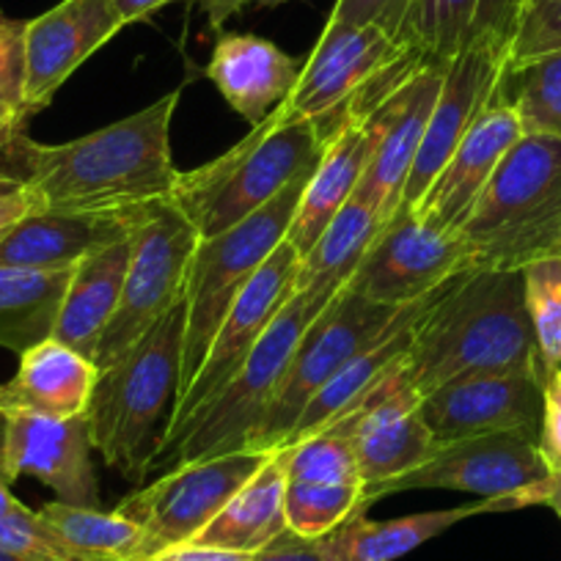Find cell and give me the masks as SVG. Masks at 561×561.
Listing matches in <instances>:
<instances>
[{"mask_svg": "<svg viewBox=\"0 0 561 561\" xmlns=\"http://www.w3.org/2000/svg\"><path fill=\"white\" fill-rule=\"evenodd\" d=\"M180 91L133 116L67 144L20 135L3 149L39 198L58 213H140L174 196L180 169L171 152Z\"/></svg>", "mask_w": 561, "mask_h": 561, "instance_id": "obj_1", "label": "cell"}, {"mask_svg": "<svg viewBox=\"0 0 561 561\" xmlns=\"http://www.w3.org/2000/svg\"><path fill=\"white\" fill-rule=\"evenodd\" d=\"M402 375L419 397L482 375L548 380L526 309L523 270H468L424 314Z\"/></svg>", "mask_w": 561, "mask_h": 561, "instance_id": "obj_2", "label": "cell"}, {"mask_svg": "<svg viewBox=\"0 0 561 561\" xmlns=\"http://www.w3.org/2000/svg\"><path fill=\"white\" fill-rule=\"evenodd\" d=\"M328 129L322 118L289 122L275 107L229 152L193 171H180L171 202L191 220L198 240L224 234L317 169Z\"/></svg>", "mask_w": 561, "mask_h": 561, "instance_id": "obj_3", "label": "cell"}, {"mask_svg": "<svg viewBox=\"0 0 561 561\" xmlns=\"http://www.w3.org/2000/svg\"><path fill=\"white\" fill-rule=\"evenodd\" d=\"M185 298L138 339L116 364L100 369L85 421L94 451L129 482L152 471L158 424L169 421L182 382Z\"/></svg>", "mask_w": 561, "mask_h": 561, "instance_id": "obj_4", "label": "cell"}, {"mask_svg": "<svg viewBox=\"0 0 561 561\" xmlns=\"http://www.w3.org/2000/svg\"><path fill=\"white\" fill-rule=\"evenodd\" d=\"M471 270L561 259V138L523 135L457 231Z\"/></svg>", "mask_w": 561, "mask_h": 561, "instance_id": "obj_5", "label": "cell"}, {"mask_svg": "<svg viewBox=\"0 0 561 561\" xmlns=\"http://www.w3.org/2000/svg\"><path fill=\"white\" fill-rule=\"evenodd\" d=\"M331 300H306L293 295L278 311L264 336L234 377L187 421L165 446L154 451L152 471L182 462L220 457L248 449L275 397L284 369L298 347L306 328L322 314Z\"/></svg>", "mask_w": 561, "mask_h": 561, "instance_id": "obj_6", "label": "cell"}, {"mask_svg": "<svg viewBox=\"0 0 561 561\" xmlns=\"http://www.w3.org/2000/svg\"><path fill=\"white\" fill-rule=\"evenodd\" d=\"M309 176L304 174L295 180L287 191H280L273 202L264 204L234 229L198 240L185 284V353H182L180 397L202 369L204 355L224 317L229 314L231 304L240 298L245 284L267 262L270 253L287 240Z\"/></svg>", "mask_w": 561, "mask_h": 561, "instance_id": "obj_7", "label": "cell"}, {"mask_svg": "<svg viewBox=\"0 0 561 561\" xmlns=\"http://www.w3.org/2000/svg\"><path fill=\"white\" fill-rule=\"evenodd\" d=\"M404 309L369 304L344 287L300 336L248 449L275 451L287 444L300 413L317 397V391L355 355L364 353Z\"/></svg>", "mask_w": 561, "mask_h": 561, "instance_id": "obj_8", "label": "cell"}, {"mask_svg": "<svg viewBox=\"0 0 561 561\" xmlns=\"http://www.w3.org/2000/svg\"><path fill=\"white\" fill-rule=\"evenodd\" d=\"M198 234L176 204L160 202L144 213L124 278L122 300L94 350L96 369L116 364L144 333L152 331L182 298Z\"/></svg>", "mask_w": 561, "mask_h": 561, "instance_id": "obj_9", "label": "cell"}, {"mask_svg": "<svg viewBox=\"0 0 561 561\" xmlns=\"http://www.w3.org/2000/svg\"><path fill=\"white\" fill-rule=\"evenodd\" d=\"M267 455L270 451L240 449L182 462L165 477L127 495L116 512L144 531V553L149 561L160 550L193 542L262 468Z\"/></svg>", "mask_w": 561, "mask_h": 561, "instance_id": "obj_10", "label": "cell"}, {"mask_svg": "<svg viewBox=\"0 0 561 561\" xmlns=\"http://www.w3.org/2000/svg\"><path fill=\"white\" fill-rule=\"evenodd\" d=\"M300 253L289 245L287 240L280 242L267 262L256 270L240 298L231 304L229 314L220 322L213 344L202 360V369L196 371L187 391L176 399L169 421H165L163 433H160L158 449L169 444L187 421L240 371L251 350L256 347L259 339L270 328V322L278 317V311L289 304L295 295V280H298ZM154 449V451H158Z\"/></svg>", "mask_w": 561, "mask_h": 561, "instance_id": "obj_11", "label": "cell"}, {"mask_svg": "<svg viewBox=\"0 0 561 561\" xmlns=\"http://www.w3.org/2000/svg\"><path fill=\"white\" fill-rule=\"evenodd\" d=\"M468 270L471 264L460 237L410 213H397L375 237L347 289L369 304L404 309L435 295Z\"/></svg>", "mask_w": 561, "mask_h": 561, "instance_id": "obj_12", "label": "cell"}, {"mask_svg": "<svg viewBox=\"0 0 561 561\" xmlns=\"http://www.w3.org/2000/svg\"><path fill=\"white\" fill-rule=\"evenodd\" d=\"M328 433L344 435L353 444L366 493L415 471L440 449L421 415V397L410 388L402 366L331 424Z\"/></svg>", "mask_w": 561, "mask_h": 561, "instance_id": "obj_13", "label": "cell"}, {"mask_svg": "<svg viewBox=\"0 0 561 561\" xmlns=\"http://www.w3.org/2000/svg\"><path fill=\"white\" fill-rule=\"evenodd\" d=\"M550 473L539 440L523 433H495L440 444L433 460L366 493V504L404 490H460L482 499H506Z\"/></svg>", "mask_w": 561, "mask_h": 561, "instance_id": "obj_14", "label": "cell"}, {"mask_svg": "<svg viewBox=\"0 0 561 561\" xmlns=\"http://www.w3.org/2000/svg\"><path fill=\"white\" fill-rule=\"evenodd\" d=\"M408 53L375 25L325 23L320 42L304 61L298 83L278 105L280 113L289 122L333 116Z\"/></svg>", "mask_w": 561, "mask_h": 561, "instance_id": "obj_15", "label": "cell"}, {"mask_svg": "<svg viewBox=\"0 0 561 561\" xmlns=\"http://www.w3.org/2000/svg\"><path fill=\"white\" fill-rule=\"evenodd\" d=\"M94 444L85 415H0V473L7 482L34 477L56 493L61 504L100 510Z\"/></svg>", "mask_w": 561, "mask_h": 561, "instance_id": "obj_16", "label": "cell"}, {"mask_svg": "<svg viewBox=\"0 0 561 561\" xmlns=\"http://www.w3.org/2000/svg\"><path fill=\"white\" fill-rule=\"evenodd\" d=\"M545 380L534 375H482L455 380L421 397V415L438 444L495 433L539 440Z\"/></svg>", "mask_w": 561, "mask_h": 561, "instance_id": "obj_17", "label": "cell"}, {"mask_svg": "<svg viewBox=\"0 0 561 561\" xmlns=\"http://www.w3.org/2000/svg\"><path fill=\"white\" fill-rule=\"evenodd\" d=\"M127 28L113 0H61L50 12L25 20V102L45 111L64 83L100 47Z\"/></svg>", "mask_w": 561, "mask_h": 561, "instance_id": "obj_18", "label": "cell"}, {"mask_svg": "<svg viewBox=\"0 0 561 561\" xmlns=\"http://www.w3.org/2000/svg\"><path fill=\"white\" fill-rule=\"evenodd\" d=\"M506 61H510L506 50L479 47V50L462 53L446 67L438 102H435L433 116L427 122V133L421 140V149L415 154L408 182H404L399 213L413 215V209L419 207V202L424 198L427 187L433 185L435 176L440 174L446 160L455 154L462 138L471 133L479 116L488 111Z\"/></svg>", "mask_w": 561, "mask_h": 561, "instance_id": "obj_19", "label": "cell"}, {"mask_svg": "<svg viewBox=\"0 0 561 561\" xmlns=\"http://www.w3.org/2000/svg\"><path fill=\"white\" fill-rule=\"evenodd\" d=\"M523 135L526 133H523L515 113L495 100L490 102L488 111L479 116L471 133L462 138L460 147L455 149V154L446 160L440 174L427 187L419 207L413 209L415 218L440 231L457 234L471 209L477 207L488 182L493 180L501 160Z\"/></svg>", "mask_w": 561, "mask_h": 561, "instance_id": "obj_20", "label": "cell"}, {"mask_svg": "<svg viewBox=\"0 0 561 561\" xmlns=\"http://www.w3.org/2000/svg\"><path fill=\"white\" fill-rule=\"evenodd\" d=\"M526 7L528 0H413L399 45L435 67L479 47L510 53Z\"/></svg>", "mask_w": 561, "mask_h": 561, "instance_id": "obj_21", "label": "cell"}, {"mask_svg": "<svg viewBox=\"0 0 561 561\" xmlns=\"http://www.w3.org/2000/svg\"><path fill=\"white\" fill-rule=\"evenodd\" d=\"M147 209L140 213L39 209L0 237V267L72 270L91 253L133 237Z\"/></svg>", "mask_w": 561, "mask_h": 561, "instance_id": "obj_22", "label": "cell"}, {"mask_svg": "<svg viewBox=\"0 0 561 561\" xmlns=\"http://www.w3.org/2000/svg\"><path fill=\"white\" fill-rule=\"evenodd\" d=\"M451 280L446 287H440L435 295H430V298L408 306V309H404L402 314H399L397 320H393L391 325L364 350V353H358L347 366H342V369L317 391V397L306 404V410L300 413L298 424L293 427V433H289L287 444L284 446L298 444V440L311 438V435L322 433V430H328L331 424H336V421L342 419L347 410H353L371 388L380 386L393 369H399V366L404 364V353H408L421 320H424V314L438 304L440 295L451 287Z\"/></svg>", "mask_w": 561, "mask_h": 561, "instance_id": "obj_23", "label": "cell"}, {"mask_svg": "<svg viewBox=\"0 0 561 561\" xmlns=\"http://www.w3.org/2000/svg\"><path fill=\"white\" fill-rule=\"evenodd\" d=\"M304 61L253 34H224L215 42L207 78L231 111L251 127L262 124L287 100L300 78Z\"/></svg>", "mask_w": 561, "mask_h": 561, "instance_id": "obj_24", "label": "cell"}, {"mask_svg": "<svg viewBox=\"0 0 561 561\" xmlns=\"http://www.w3.org/2000/svg\"><path fill=\"white\" fill-rule=\"evenodd\" d=\"M369 152L371 138L364 113L353 107L339 111V118L331 122V129H328L325 152L306 182L304 198L287 231V242L300 256L314 245L317 237L336 218L339 209L355 196L366 163H369Z\"/></svg>", "mask_w": 561, "mask_h": 561, "instance_id": "obj_25", "label": "cell"}, {"mask_svg": "<svg viewBox=\"0 0 561 561\" xmlns=\"http://www.w3.org/2000/svg\"><path fill=\"white\" fill-rule=\"evenodd\" d=\"M96 377L94 360L50 336L25 350L18 375L0 382V415H85Z\"/></svg>", "mask_w": 561, "mask_h": 561, "instance_id": "obj_26", "label": "cell"}, {"mask_svg": "<svg viewBox=\"0 0 561 561\" xmlns=\"http://www.w3.org/2000/svg\"><path fill=\"white\" fill-rule=\"evenodd\" d=\"M133 248L135 231L127 240L91 253L72 270L56 325H53V339L78 350L85 358H94L96 344H100L105 328L111 325L118 300H122Z\"/></svg>", "mask_w": 561, "mask_h": 561, "instance_id": "obj_27", "label": "cell"}, {"mask_svg": "<svg viewBox=\"0 0 561 561\" xmlns=\"http://www.w3.org/2000/svg\"><path fill=\"white\" fill-rule=\"evenodd\" d=\"M287 531V449L270 451L256 473L193 542L256 556Z\"/></svg>", "mask_w": 561, "mask_h": 561, "instance_id": "obj_28", "label": "cell"}, {"mask_svg": "<svg viewBox=\"0 0 561 561\" xmlns=\"http://www.w3.org/2000/svg\"><path fill=\"white\" fill-rule=\"evenodd\" d=\"M473 515H488L484 499L468 506L419 512L393 520H371L360 512L317 539V548L325 561H397Z\"/></svg>", "mask_w": 561, "mask_h": 561, "instance_id": "obj_29", "label": "cell"}, {"mask_svg": "<svg viewBox=\"0 0 561 561\" xmlns=\"http://www.w3.org/2000/svg\"><path fill=\"white\" fill-rule=\"evenodd\" d=\"M382 224L369 204L358 196L350 198L336 218L325 226L314 245L300 256L295 295L306 300H333L350 278L355 275L358 264L364 262L366 251L380 234Z\"/></svg>", "mask_w": 561, "mask_h": 561, "instance_id": "obj_30", "label": "cell"}, {"mask_svg": "<svg viewBox=\"0 0 561 561\" xmlns=\"http://www.w3.org/2000/svg\"><path fill=\"white\" fill-rule=\"evenodd\" d=\"M72 270L0 267V347L23 355L53 336Z\"/></svg>", "mask_w": 561, "mask_h": 561, "instance_id": "obj_31", "label": "cell"}, {"mask_svg": "<svg viewBox=\"0 0 561 561\" xmlns=\"http://www.w3.org/2000/svg\"><path fill=\"white\" fill-rule=\"evenodd\" d=\"M493 100L515 113L526 135L561 138V53L506 61Z\"/></svg>", "mask_w": 561, "mask_h": 561, "instance_id": "obj_32", "label": "cell"}, {"mask_svg": "<svg viewBox=\"0 0 561 561\" xmlns=\"http://www.w3.org/2000/svg\"><path fill=\"white\" fill-rule=\"evenodd\" d=\"M39 515L91 561H147L144 531L129 517L91 506H72L50 501Z\"/></svg>", "mask_w": 561, "mask_h": 561, "instance_id": "obj_33", "label": "cell"}, {"mask_svg": "<svg viewBox=\"0 0 561 561\" xmlns=\"http://www.w3.org/2000/svg\"><path fill=\"white\" fill-rule=\"evenodd\" d=\"M369 510L364 484L289 482L287 479V528L306 539H320L353 515Z\"/></svg>", "mask_w": 561, "mask_h": 561, "instance_id": "obj_34", "label": "cell"}, {"mask_svg": "<svg viewBox=\"0 0 561 561\" xmlns=\"http://www.w3.org/2000/svg\"><path fill=\"white\" fill-rule=\"evenodd\" d=\"M526 309L548 377L561 364V259H542L523 270Z\"/></svg>", "mask_w": 561, "mask_h": 561, "instance_id": "obj_35", "label": "cell"}, {"mask_svg": "<svg viewBox=\"0 0 561 561\" xmlns=\"http://www.w3.org/2000/svg\"><path fill=\"white\" fill-rule=\"evenodd\" d=\"M25 20L0 12V152L12 147L34 113L25 102Z\"/></svg>", "mask_w": 561, "mask_h": 561, "instance_id": "obj_36", "label": "cell"}, {"mask_svg": "<svg viewBox=\"0 0 561 561\" xmlns=\"http://www.w3.org/2000/svg\"><path fill=\"white\" fill-rule=\"evenodd\" d=\"M548 53H561V0H531L510 45V64Z\"/></svg>", "mask_w": 561, "mask_h": 561, "instance_id": "obj_37", "label": "cell"}, {"mask_svg": "<svg viewBox=\"0 0 561 561\" xmlns=\"http://www.w3.org/2000/svg\"><path fill=\"white\" fill-rule=\"evenodd\" d=\"M413 0H336L328 23L375 25L399 42Z\"/></svg>", "mask_w": 561, "mask_h": 561, "instance_id": "obj_38", "label": "cell"}, {"mask_svg": "<svg viewBox=\"0 0 561 561\" xmlns=\"http://www.w3.org/2000/svg\"><path fill=\"white\" fill-rule=\"evenodd\" d=\"M39 198L31 191L18 165L0 152V237L12 231L28 215L39 213Z\"/></svg>", "mask_w": 561, "mask_h": 561, "instance_id": "obj_39", "label": "cell"}, {"mask_svg": "<svg viewBox=\"0 0 561 561\" xmlns=\"http://www.w3.org/2000/svg\"><path fill=\"white\" fill-rule=\"evenodd\" d=\"M539 451H542V460L550 471H561V371H553L545 380Z\"/></svg>", "mask_w": 561, "mask_h": 561, "instance_id": "obj_40", "label": "cell"}, {"mask_svg": "<svg viewBox=\"0 0 561 561\" xmlns=\"http://www.w3.org/2000/svg\"><path fill=\"white\" fill-rule=\"evenodd\" d=\"M488 512H512L526 510V506H550L561 517V471H550L539 482L506 495V499H484Z\"/></svg>", "mask_w": 561, "mask_h": 561, "instance_id": "obj_41", "label": "cell"}, {"mask_svg": "<svg viewBox=\"0 0 561 561\" xmlns=\"http://www.w3.org/2000/svg\"><path fill=\"white\" fill-rule=\"evenodd\" d=\"M253 561H325L317 539H306L295 531H280L273 542L253 556Z\"/></svg>", "mask_w": 561, "mask_h": 561, "instance_id": "obj_42", "label": "cell"}, {"mask_svg": "<svg viewBox=\"0 0 561 561\" xmlns=\"http://www.w3.org/2000/svg\"><path fill=\"white\" fill-rule=\"evenodd\" d=\"M149 561H253L251 553H237V550H224V548H209V545H174V548L160 550L158 556H152Z\"/></svg>", "mask_w": 561, "mask_h": 561, "instance_id": "obj_43", "label": "cell"}, {"mask_svg": "<svg viewBox=\"0 0 561 561\" xmlns=\"http://www.w3.org/2000/svg\"><path fill=\"white\" fill-rule=\"evenodd\" d=\"M287 0H202V9L207 14V23L213 31H220L226 25V20H231L234 14H240L248 7H280Z\"/></svg>", "mask_w": 561, "mask_h": 561, "instance_id": "obj_44", "label": "cell"}, {"mask_svg": "<svg viewBox=\"0 0 561 561\" xmlns=\"http://www.w3.org/2000/svg\"><path fill=\"white\" fill-rule=\"evenodd\" d=\"M171 3H176V0H113V7L122 14L124 25L144 23V20H149L152 14H158L160 9L171 7Z\"/></svg>", "mask_w": 561, "mask_h": 561, "instance_id": "obj_45", "label": "cell"}, {"mask_svg": "<svg viewBox=\"0 0 561 561\" xmlns=\"http://www.w3.org/2000/svg\"><path fill=\"white\" fill-rule=\"evenodd\" d=\"M23 501L12 493V484L7 482V477L0 473V517L3 515H12V512L23 510Z\"/></svg>", "mask_w": 561, "mask_h": 561, "instance_id": "obj_46", "label": "cell"}, {"mask_svg": "<svg viewBox=\"0 0 561 561\" xmlns=\"http://www.w3.org/2000/svg\"><path fill=\"white\" fill-rule=\"evenodd\" d=\"M0 561H34V559H28V556H20V553H12V550L0 548Z\"/></svg>", "mask_w": 561, "mask_h": 561, "instance_id": "obj_47", "label": "cell"}, {"mask_svg": "<svg viewBox=\"0 0 561 561\" xmlns=\"http://www.w3.org/2000/svg\"><path fill=\"white\" fill-rule=\"evenodd\" d=\"M556 371H561V364H559V369H556Z\"/></svg>", "mask_w": 561, "mask_h": 561, "instance_id": "obj_48", "label": "cell"}, {"mask_svg": "<svg viewBox=\"0 0 561 561\" xmlns=\"http://www.w3.org/2000/svg\"><path fill=\"white\" fill-rule=\"evenodd\" d=\"M528 3H531V0H528Z\"/></svg>", "mask_w": 561, "mask_h": 561, "instance_id": "obj_49", "label": "cell"}]
</instances>
